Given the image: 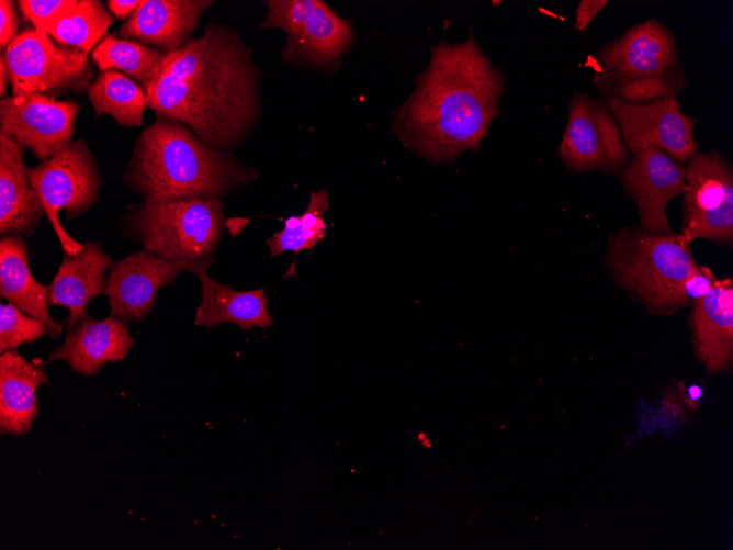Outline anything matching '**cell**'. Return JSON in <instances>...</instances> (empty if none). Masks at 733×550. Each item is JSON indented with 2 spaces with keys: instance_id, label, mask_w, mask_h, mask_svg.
<instances>
[{
  "instance_id": "ba28073f",
  "label": "cell",
  "mask_w": 733,
  "mask_h": 550,
  "mask_svg": "<svg viewBox=\"0 0 733 550\" xmlns=\"http://www.w3.org/2000/svg\"><path fill=\"white\" fill-rule=\"evenodd\" d=\"M27 176L64 254H78L83 244L66 232L60 223L59 212L64 210L66 220H72L89 211L99 199L103 181L98 161L87 142H71L47 160L29 168Z\"/></svg>"
},
{
  "instance_id": "e0dca14e",
  "label": "cell",
  "mask_w": 733,
  "mask_h": 550,
  "mask_svg": "<svg viewBox=\"0 0 733 550\" xmlns=\"http://www.w3.org/2000/svg\"><path fill=\"white\" fill-rule=\"evenodd\" d=\"M212 0H143L116 31L124 38L173 52L189 41Z\"/></svg>"
},
{
  "instance_id": "4fadbf2b",
  "label": "cell",
  "mask_w": 733,
  "mask_h": 550,
  "mask_svg": "<svg viewBox=\"0 0 733 550\" xmlns=\"http://www.w3.org/2000/svg\"><path fill=\"white\" fill-rule=\"evenodd\" d=\"M79 104L41 92L1 98L0 133L44 161L72 141Z\"/></svg>"
},
{
  "instance_id": "44dd1931",
  "label": "cell",
  "mask_w": 733,
  "mask_h": 550,
  "mask_svg": "<svg viewBox=\"0 0 733 550\" xmlns=\"http://www.w3.org/2000/svg\"><path fill=\"white\" fill-rule=\"evenodd\" d=\"M49 384L45 369L24 359L16 350L0 355V431L22 436L38 414L36 390Z\"/></svg>"
},
{
  "instance_id": "5bb4252c",
  "label": "cell",
  "mask_w": 733,
  "mask_h": 550,
  "mask_svg": "<svg viewBox=\"0 0 733 550\" xmlns=\"http://www.w3.org/2000/svg\"><path fill=\"white\" fill-rule=\"evenodd\" d=\"M183 271L196 274L199 270L190 263L169 261L144 249L114 261L104 291L111 315L126 324L144 321L155 306L159 290L174 282Z\"/></svg>"
},
{
  "instance_id": "603a6c76",
  "label": "cell",
  "mask_w": 733,
  "mask_h": 550,
  "mask_svg": "<svg viewBox=\"0 0 733 550\" xmlns=\"http://www.w3.org/2000/svg\"><path fill=\"white\" fill-rule=\"evenodd\" d=\"M195 276L201 283V301L194 319L196 326L213 328L224 323H234L243 330H250L273 325L266 288L237 291L229 284L215 281L206 270Z\"/></svg>"
},
{
  "instance_id": "cb8c5ba5",
  "label": "cell",
  "mask_w": 733,
  "mask_h": 550,
  "mask_svg": "<svg viewBox=\"0 0 733 550\" xmlns=\"http://www.w3.org/2000/svg\"><path fill=\"white\" fill-rule=\"evenodd\" d=\"M87 92L97 116L111 115L125 127L142 126L147 92L129 77L117 70L101 71Z\"/></svg>"
},
{
  "instance_id": "9c48e42d",
  "label": "cell",
  "mask_w": 733,
  "mask_h": 550,
  "mask_svg": "<svg viewBox=\"0 0 733 550\" xmlns=\"http://www.w3.org/2000/svg\"><path fill=\"white\" fill-rule=\"evenodd\" d=\"M12 96H56L88 89L93 76L88 54L55 43L47 33L27 29L2 54Z\"/></svg>"
},
{
  "instance_id": "e575fe53",
  "label": "cell",
  "mask_w": 733,
  "mask_h": 550,
  "mask_svg": "<svg viewBox=\"0 0 733 550\" xmlns=\"http://www.w3.org/2000/svg\"><path fill=\"white\" fill-rule=\"evenodd\" d=\"M8 80L9 79H8V71H7V67H5V60H4L3 55L1 54V56H0V94H1V97H3V94L5 93V86H7Z\"/></svg>"
},
{
  "instance_id": "ffe728a7",
  "label": "cell",
  "mask_w": 733,
  "mask_h": 550,
  "mask_svg": "<svg viewBox=\"0 0 733 550\" xmlns=\"http://www.w3.org/2000/svg\"><path fill=\"white\" fill-rule=\"evenodd\" d=\"M691 326L699 360L708 371L728 370L733 353V282L717 280L692 302Z\"/></svg>"
},
{
  "instance_id": "7a4b0ae2",
  "label": "cell",
  "mask_w": 733,
  "mask_h": 550,
  "mask_svg": "<svg viewBox=\"0 0 733 550\" xmlns=\"http://www.w3.org/2000/svg\"><path fill=\"white\" fill-rule=\"evenodd\" d=\"M504 77L474 37L432 48L429 66L409 99L396 111L393 128L409 149L431 161L453 160L476 149L500 114Z\"/></svg>"
},
{
  "instance_id": "ac0fdd59",
  "label": "cell",
  "mask_w": 733,
  "mask_h": 550,
  "mask_svg": "<svg viewBox=\"0 0 733 550\" xmlns=\"http://www.w3.org/2000/svg\"><path fill=\"white\" fill-rule=\"evenodd\" d=\"M113 262L98 242L83 244V248L76 255L64 254L58 271L48 285V304L69 310L66 333L88 317L89 302L104 294L106 272Z\"/></svg>"
},
{
  "instance_id": "5b68a950",
  "label": "cell",
  "mask_w": 733,
  "mask_h": 550,
  "mask_svg": "<svg viewBox=\"0 0 733 550\" xmlns=\"http://www.w3.org/2000/svg\"><path fill=\"white\" fill-rule=\"evenodd\" d=\"M223 205V199L142 200L126 207L120 225L144 250L207 270L225 227Z\"/></svg>"
},
{
  "instance_id": "83f0119b",
  "label": "cell",
  "mask_w": 733,
  "mask_h": 550,
  "mask_svg": "<svg viewBox=\"0 0 733 550\" xmlns=\"http://www.w3.org/2000/svg\"><path fill=\"white\" fill-rule=\"evenodd\" d=\"M48 333L47 325L8 302L0 305V352L16 350L23 343H33Z\"/></svg>"
},
{
  "instance_id": "8fae6325",
  "label": "cell",
  "mask_w": 733,
  "mask_h": 550,
  "mask_svg": "<svg viewBox=\"0 0 733 550\" xmlns=\"http://www.w3.org/2000/svg\"><path fill=\"white\" fill-rule=\"evenodd\" d=\"M559 155L577 172H621L628 149L604 99L579 91L573 94Z\"/></svg>"
},
{
  "instance_id": "d6a6232c",
  "label": "cell",
  "mask_w": 733,
  "mask_h": 550,
  "mask_svg": "<svg viewBox=\"0 0 733 550\" xmlns=\"http://www.w3.org/2000/svg\"><path fill=\"white\" fill-rule=\"evenodd\" d=\"M140 1L138 0H109L108 5L110 11L117 19H125L132 14L136 8L139 5Z\"/></svg>"
},
{
  "instance_id": "52a82bcc",
  "label": "cell",
  "mask_w": 733,
  "mask_h": 550,
  "mask_svg": "<svg viewBox=\"0 0 733 550\" xmlns=\"http://www.w3.org/2000/svg\"><path fill=\"white\" fill-rule=\"evenodd\" d=\"M260 30L285 34L281 59L291 66L334 72L354 35L350 20L340 18L323 0H267Z\"/></svg>"
},
{
  "instance_id": "f1b7e54d",
  "label": "cell",
  "mask_w": 733,
  "mask_h": 550,
  "mask_svg": "<svg viewBox=\"0 0 733 550\" xmlns=\"http://www.w3.org/2000/svg\"><path fill=\"white\" fill-rule=\"evenodd\" d=\"M79 0H20L23 16L32 22L35 30L46 31L59 19L71 12Z\"/></svg>"
},
{
  "instance_id": "d6986e66",
  "label": "cell",
  "mask_w": 733,
  "mask_h": 550,
  "mask_svg": "<svg viewBox=\"0 0 733 550\" xmlns=\"http://www.w3.org/2000/svg\"><path fill=\"white\" fill-rule=\"evenodd\" d=\"M24 148L0 133V235L33 236L45 215L27 176Z\"/></svg>"
},
{
  "instance_id": "30bf717a",
  "label": "cell",
  "mask_w": 733,
  "mask_h": 550,
  "mask_svg": "<svg viewBox=\"0 0 733 550\" xmlns=\"http://www.w3.org/2000/svg\"><path fill=\"white\" fill-rule=\"evenodd\" d=\"M683 236L688 243L704 238L733 240V170L717 150L697 153L685 168Z\"/></svg>"
},
{
  "instance_id": "4316f807",
  "label": "cell",
  "mask_w": 733,
  "mask_h": 550,
  "mask_svg": "<svg viewBox=\"0 0 733 550\" xmlns=\"http://www.w3.org/2000/svg\"><path fill=\"white\" fill-rule=\"evenodd\" d=\"M114 19L99 0H79L77 7L46 33L59 45L89 53L105 37Z\"/></svg>"
},
{
  "instance_id": "8992f818",
  "label": "cell",
  "mask_w": 733,
  "mask_h": 550,
  "mask_svg": "<svg viewBox=\"0 0 733 550\" xmlns=\"http://www.w3.org/2000/svg\"><path fill=\"white\" fill-rule=\"evenodd\" d=\"M606 262L616 281L655 313L686 305L683 282L698 268L681 233H651L640 226L610 234Z\"/></svg>"
},
{
  "instance_id": "9a60e30c",
  "label": "cell",
  "mask_w": 733,
  "mask_h": 550,
  "mask_svg": "<svg viewBox=\"0 0 733 550\" xmlns=\"http://www.w3.org/2000/svg\"><path fill=\"white\" fill-rule=\"evenodd\" d=\"M621 182L638 206L639 226L651 233H670L666 206L684 191L685 168L661 149L645 147L632 153L621 170Z\"/></svg>"
},
{
  "instance_id": "836d02e7",
  "label": "cell",
  "mask_w": 733,
  "mask_h": 550,
  "mask_svg": "<svg viewBox=\"0 0 733 550\" xmlns=\"http://www.w3.org/2000/svg\"><path fill=\"white\" fill-rule=\"evenodd\" d=\"M249 222V218H227L225 221V227L229 231L230 235L236 236Z\"/></svg>"
},
{
  "instance_id": "7402d4cb",
  "label": "cell",
  "mask_w": 733,
  "mask_h": 550,
  "mask_svg": "<svg viewBox=\"0 0 733 550\" xmlns=\"http://www.w3.org/2000/svg\"><path fill=\"white\" fill-rule=\"evenodd\" d=\"M49 287L40 283L29 266V250L25 238L5 235L0 239V295L18 306L25 314L43 321L48 335L57 339L64 323L55 322L48 311Z\"/></svg>"
},
{
  "instance_id": "1f68e13d",
  "label": "cell",
  "mask_w": 733,
  "mask_h": 550,
  "mask_svg": "<svg viewBox=\"0 0 733 550\" xmlns=\"http://www.w3.org/2000/svg\"><path fill=\"white\" fill-rule=\"evenodd\" d=\"M607 0H583L576 8L575 30L584 33L591 21L606 7Z\"/></svg>"
},
{
  "instance_id": "484cf974",
  "label": "cell",
  "mask_w": 733,
  "mask_h": 550,
  "mask_svg": "<svg viewBox=\"0 0 733 550\" xmlns=\"http://www.w3.org/2000/svg\"><path fill=\"white\" fill-rule=\"evenodd\" d=\"M162 50L133 40L106 35L92 50L101 71L121 70L147 90L154 81Z\"/></svg>"
},
{
  "instance_id": "7c38bea8",
  "label": "cell",
  "mask_w": 733,
  "mask_h": 550,
  "mask_svg": "<svg viewBox=\"0 0 733 550\" xmlns=\"http://www.w3.org/2000/svg\"><path fill=\"white\" fill-rule=\"evenodd\" d=\"M605 101L631 153L656 147L680 165L698 153L696 119L683 112L677 97L638 104L612 98Z\"/></svg>"
},
{
  "instance_id": "6da1fadb",
  "label": "cell",
  "mask_w": 733,
  "mask_h": 550,
  "mask_svg": "<svg viewBox=\"0 0 733 550\" xmlns=\"http://www.w3.org/2000/svg\"><path fill=\"white\" fill-rule=\"evenodd\" d=\"M260 71L252 48L228 24L162 52L147 106L156 119L190 127L210 147L232 151L251 135L261 112Z\"/></svg>"
},
{
  "instance_id": "2e32d148",
  "label": "cell",
  "mask_w": 733,
  "mask_h": 550,
  "mask_svg": "<svg viewBox=\"0 0 733 550\" xmlns=\"http://www.w3.org/2000/svg\"><path fill=\"white\" fill-rule=\"evenodd\" d=\"M134 345L122 319L112 315L100 321L86 317L66 333L65 340L49 352L46 364L61 360L74 372L92 377L106 363L123 360Z\"/></svg>"
},
{
  "instance_id": "d4e9b609",
  "label": "cell",
  "mask_w": 733,
  "mask_h": 550,
  "mask_svg": "<svg viewBox=\"0 0 733 550\" xmlns=\"http://www.w3.org/2000/svg\"><path fill=\"white\" fill-rule=\"evenodd\" d=\"M329 209L328 191L309 192V203L301 215L290 216L284 222V227L273 233L267 245L270 256L277 257L284 251H293L295 259L285 277L295 276V261L300 251L313 248L327 236L324 215Z\"/></svg>"
},
{
  "instance_id": "3957f363",
  "label": "cell",
  "mask_w": 733,
  "mask_h": 550,
  "mask_svg": "<svg viewBox=\"0 0 733 550\" xmlns=\"http://www.w3.org/2000/svg\"><path fill=\"white\" fill-rule=\"evenodd\" d=\"M259 175L234 154L206 145L185 124L156 119L137 136L123 182L145 201L223 199Z\"/></svg>"
},
{
  "instance_id": "4dcf8cb0",
  "label": "cell",
  "mask_w": 733,
  "mask_h": 550,
  "mask_svg": "<svg viewBox=\"0 0 733 550\" xmlns=\"http://www.w3.org/2000/svg\"><path fill=\"white\" fill-rule=\"evenodd\" d=\"M19 19L14 2L11 0L0 1V49L7 47L18 36Z\"/></svg>"
},
{
  "instance_id": "277c9868",
  "label": "cell",
  "mask_w": 733,
  "mask_h": 550,
  "mask_svg": "<svg viewBox=\"0 0 733 550\" xmlns=\"http://www.w3.org/2000/svg\"><path fill=\"white\" fill-rule=\"evenodd\" d=\"M587 65L604 100L644 103L678 97L688 85L675 35L653 19L633 24L604 44Z\"/></svg>"
},
{
  "instance_id": "f546056e",
  "label": "cell",
  "mask_w": 733,
  "mask_h": 550,
  "mask_svg": "<svg viewBox=\"0 0 733 550\" xmlns=\"http://www.w3.org/2000/svg\"><path fill=\"white\" fill-rule=\"evenodd\" d=\"M718 279L704 266L698 268L683 282V295L686 304L703 296L711 290Z\"/></svg>"
}]
</instances>
